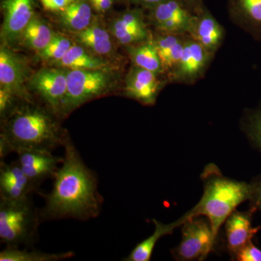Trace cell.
Returning <instances> with one entry per match:
<instances>
[{
  "mask_svg": "<svg viewBox=\"0 0 261 261\" xmlns=\"http://www.w3.org/2000/svg\"><path fill=\"white\" fill-rule=\"evenodd\" d=\"M64 157L54 176L53 190L44 195L42 220L95 219L102 211V196L98 190L96 173L84 162L78 149L66 134Z\"/></svg>",
  "mask_w": 261,
  "mask_h": 261,
  "instance_id": "cell-1",
  "label": "cell"
},
{
  "mask_svg": "<svg viewBox=\"0 0 261 261\" xmlns=\"http://www.w3.org/2000/svg\"><path fill=\"white\" fill-rule=\"evenodd\" d=\"M57 115L49 108L32 102H21L2 122L0 157L23 150L53 152L63 146L66 132L62 129Z\"/></svg>",
  "mask_w": 261,
  "mask_h": 261,
  "instance_id": "cell-2",
  "label": "cell"
},
{
  "mask_svg": "<svg viewBox=\"0 0 261 261\" xmlns=\"http://www.w3.org/2000/svg\"><path fill=\"white\" fill-rule=\"evenodd\" d=\"M201 179L204 192L202 198L185 215V219L203 216L208 220L215 237L228 216L245 201L250 200V185L224 176L214 163L204 168Z\"/></svg>",
  "mask_w": 261,
  "mask_h": 261,
  "instance_id": "cell-3",
  "label": "cell"
},
{
  "mask_svg": "<svg viewBox=\"0 0 261 261\" xmlns=\"http://www.w3.org/2000/svg\"><path fill=\"white\" fill-rule=\"evenodd\" d=\"M30 198L16 202L0 200V240L6 246H31L42 221Z\"/></svg>",
  "mask_w": 261,
  "mask_h": 261,
  "instance_id": "cell-4",
  "label": "cell"
},
{
  "mask_svg": "<svg viewBox=\"0 0 261 261\" xmlns=\"http://www.w3.org/2000/svg\"><path fill=\"white\" fill-rule=\"evenodd\" d=\"M67 71V92L61 110L66 116L84 103L111 92L116 86L118 75L108 68L69 70Z\"/></svg>",
  "mask_w": 261,
  "mask_h": 261,
  "instance_id": "cell-5",
  "label": "cell"
},
{
  "mask_svg": "<svg viewBox=\"0 0 261 261\" xmlns=\"http://www.w3.org/2000/svg\"><path fill=\"white\" fill-rule=\"evenodd\" d=\"M181 232V243L171 252L176 260H204L217 243L210 222L203 216L185 220Z\"/></svg>",
  "mask_w": 261,
  "mask_h": 261,
  "instance_id": "cell-6",
  "label": "cell"
},
{
  "mask_svg": "<svg viewBox=\"0 0 261 261\" xmlns=\"http://www.w3.org/2000/svg\"><path fill=\"white\" fill-rule=\"evenodd\" d=\"M147 11L154 31L164 34H188L195 18L183 0H165Z\"/></svg>",
  "mask_w": 261,
  "mask_h": 261,
  "instance_id": "cell-7",
  "label": "cell"
},
{
  "mask_svg": "<svg viewBox=\"0 0 261 261\" xmlns=\"http://www.w3.org/2000/svg\"><path fill=\"white\" fill-rule=\"evenodd\" d=\"M214 56L189 35L181 59L167 75L169 83L186 85L197 83L205 75Z\"/></svg>",
  "mask_w": 261,
  "mask_h": 261,
  "instance_id": "cell-8",
  "label": "cell"
},
{
  "mask_svg": "<svg viewBox=\"0 0 261 261\" xmlns=\"http://www.w3.org/2000/svg\"><path fill=\"white\" fill-rule=\"evenodd\" d=\"M169 83L167 76L132 65L125 77L124 94L144 106L155 104L160 92Z\"/></svg>",
  "mask_w": 261,
  "mask_h": 261,
  "instance_id": "cell-9",
  "label": "cell"
},
{
  "mask_svg": "<svg viewBox=\"0 0 261 261\" xmlns=\"http://www.w3.org/2000/svg\"><path fill=\"white\" fill-rule=\"evenodd\" d=\"M29 84L48 108L61 117L62 106L67 92L66 69L42 68L31 77Z\"/></svg>",
  "mask_w": 261,
  "mask_h": 261,
  "instance_id": "cell-10",
  "label": "cell"
},
{
  "mask_svg": "<svg viewBox=\"0 0 261 261\" xmlns=\"http://www.w3.org/2000/svg\"><path fill=\"white\" fill-rule=\"evenodd\" d=\"M29 73L28 66L23 58L8 46L2 44L0 48V87L9 91L20 100L32 102L25 86Z\"/></svg>",
  "mask_w": 261,
  "mask_h": 261,
  "instance_id": "cell-11",
  "label": "cell"
},
{
  "mask_svg": "<svg viewBox=\"0 0 261 261\" xmlns=\"http://www.w3.org/2000/svg\"><path fill=\"white\" fill-rule=\"evenodd\" d=\"M142 8L135 7L121 12L111 21L110 33L120 45H134L152 39V33Z\"/></svg>",
  "mask_w": 261,
  "mask_h": 261,
  "instance_id": "cell-12",
  "label": "cell"
},
{
  "mask_svg": "<svg viewBox=\"0 0 261 261\" xmlns=\"http://www.w3.org/2000/svg\"><path fill=\"white\" fill-rule=\"evenodd\" d=\"M37 0H2L3 22L1 28L2 44L8 47L18 42L22 32L36 15Z\"/></svg>",
  "mask_w": 261,
  "mask_h": 261,
  "instance_id": "cell-13",
  "label": "cell"
},
{
  "mask_svg": "<svg viewBox=\"0 0 261 261\" xmlns=\"http://www.w3.org/2000/svg\"><path fill=\"white\" fill-rule=\"evenodd\" d=\"M19 166L34 186L39 187L48 178H54L58 166L63 158L53 155L51 152L43 150H23L18 152Z\"/></svg>",
  "mask_w": 261,
  "mask_h": 261,
  "instance_id": "cell-14",
  "label": "cell"
},
{
  "mask_svg": "<svg viewBox=\"0 0 261 261\" xmlns=\"http://www.w3.org/2000/svg\"><path fill=\"white\" fill-rule=\"evenodd\" d=\"M37 187L25 176L18 161L0 163V200L16 202L27 200Z\"/></svg>",
  "mask_w": 261,
  "mask_h": 261,
  "instance_id": "cell-15",
  "label": "cell"
},
{
  "mask_svg": "<svg viewBox=\"0 0 261 261\" xmlns=\"http://www.w3.org/2000/svg\"><path fill=\"white\" fill-rule=\"evenodd\" d=\"M188 34L194 40L216 56L224 43L226 30L205 5L200 12L195 14Z\"/></svg>",
  "mask_w": 261,
  "mask_h": 261,
  "instance_id": "cell-16",
  "label": "cell"
},
{
  "mask_svg": "<svg viewBox=\"0 0 261 261\" xmlns=\"http://www.w3.org/2000/svg\"><path fill=\"white\" fill-rule=\"evenodd\" d=\"M231 23L261 43V0H226Z\"/></svg>",
  "mask_w": 261,
  "mask_h": 261,
  "instance_id": "cell-17",
  "label": "cell"
},
{
  "mask_svg": "<svg viewBox=\"0 0 261 261\" xmlns=\"http://www.w3.org/2000/svg\"><path fill=\"white\" fill-rule=\"evenodd\" d=\"M255 211H234L225 221V236L228 252L234 256L242 247L252 242L261 226H252V215Z\"/></svg>",
  "mask_w": 261,
  "mask_h": 261,
  "instance_id": "cell-18",
  "label": "cell"
},
{
  "mask_svg": "<svg viewBox=\"0 0 261 261\" xmlns=\"http://www.w3.org/2000/svg\"><path fill=\"white\" fill-rule=\"evenodd\" d=\"M189 34L152 33V40L157 48L163 71L167 76L181 59Z\"/></svg>",
  "mask_w": 261,
  "mask_h": 261,
  "instance_id": "cell-19",
  "label": "cell"
},
{
  "mask_svg": "<svg viewBox=\"0 0 261 261\" xmlns=\"http://www.w3.org/2000/svg\"><path fill=\"white\" fill-rule=\"evenodd\" d=\"M73 35L79 44L97 56H108L113 51L111 33L98 24L92 23L84 30L73 33Z\"/></svg>",
  "mask_w": 261,
  "mask_h": 261,
  "instance_id": "cell-20",
  "label": "cell"
},
{
  "mask_svg": "<svg viewBox=\"0 0 261 261\" xmlns=\"http://www.w3.org/2000/svg\"><path fill=\"white\" fill-rule=\"evenodd\" d=\"M154 225V231L151 236L139 243L132 250L129 255L123 259L125 261H149L152 257L154 247L160 239L166 235L171 234L175 228L182 226L185 223V218L177 220L171 224H163L158 220H152Z\"/></svg>",
  "mask_w": 261,
  "mask_h": 261,
  "instance_id": "cell-21",
  "label": "cell"
},
{
  "mask_svg": "<svg viewBox=\"0 0 261 261\" xmlns=\"http://www.w3.org/2000/svg\"><path fill=\"white\" fill-rule=\"evenodd\" d=\"M89 0H75L63 11L59 12L62 27L73 33L81 32L92 23L93 13Z\"/></svg>",
  "mask_w": 261,
  "mask_h": 261,
  "instance_id": "cell-22",
  "label": "cell"
},
{
  "mask_svg": "<svg viewBox=\"0 0 261 261\" xmlns=\"http://www.w3.org/2000/svg\"><path fill=\"white\" fill-rule=\"evenodd\" d=\"M58 67L69 70L99 69L108 68L107 62L80 44H73L65 56L56 63Z\"/></svg>",
  "mask_w": 261,
  "mask_h": 261,
  "instance_id": "cell-23",
  "label": "cell"
},
{
  "mask_svg": "<svg viewBox=\"0 0 261 261\" xmlns=\"http://www.w3.org/2000/svg\"><path fill=\"white\" fill-rule=\"evenodd\" d=\"M125 48L132 65L165 75L162 63L152 38L140 44L126 46Z\"/></svg>",
  "mask_w": 261,
  "mask_h": 261,
  "instance_id": "cell-24",
  "label": "cell"
},
{
  "mask_svg": "<svg viewBox=\"0 0 261 261\" xmlns=\"http://www.w3.org/2000/svg\"><path fill=\"white\" fill-rule=\"evenodd\" d=\"M54 33L44 19L35 15L24 29L19 41L25 47L39 53L47 47Z\"/></svg>",
  "mask_w": 261,
  "mask_h": 261,
  "instance_id": "cell-25",
  "label": "cell"
},
{
  "mask_svg": "<svg viewBox=\"0 0 261 261\" xmlns=\"http://www.w3.org/2000/svg\"><path fill=\"white\" fill-rule=\"evenodd\" d=\"M73 251L49 253L39 250H29L18 247L6 246L0 252V261H60L74 256Z\"/></svg>",
  "mask_w": 261,
  "mask_h": 261,
  "instance_id": "cell-26",
  "label": "cell"
},
{
  "mask_svg": "<svg viewBox=\"0 0 261 261\" xmlns=\"http://www.w3.org/2000/svg\"><path fill=\"white\" fill-rule=\"evenodd\" d=\"M241 128L252 145L261 152V102L244 111Z\"/></svg>",
  "mask_w": 261,
  "mask_h": 261,
  "instance_id": "cell-27",
  "label": "cell"
},
{
  "mask_svg": "<svg viewBox=\"0 0 261 261\" xmlns=\"http://www.w3.org/2000/svg\"><path fill=\"white\" fill-rule=\"evenodd\" d=\"M73 45L71 41L64 34L54 33L47 47L38 53V56L43 61L51 62L53 64L61 61Z\"/></svg>",
  "mask_w": 261,
  "mask_h": 261,
  "instance_id": "cell-28",
  "label": "cell"
},
{
  "mask_svg": "<svg viewBox=\"0 0 261 261\" xmlns=\"http://www.w3.org/2000/svg\"><path fill=\"white\" fill-rule=\"evenodd\" d=\"M233 257L239 261H261V250L252 241L238 250Z\"/></svg>",
  "mask_w": 261,
  "mask_h": 261,
  "instance_id": "cell-29",
  "label": "cell"
},
{
  "mask_svg": "<svg viewBox=\"0 0 261 261\" xmlns=\"http://www.w3.org/2000/svg\"><path fill=\"white\" fill-rule=\"evenodd\" d=\"M250 209L252 211H259L261 212V175L254 178L250 183Z\"/></svg>",
  "mask_w": 261,
  "mask_h": 261,
  "instance_id": "cell-30",
  "label": "cell"
},
{
  "mask_svg": "<svg viewBox=\"0 0 261 261\" xmlns=\"http://www.w3.org/2000/svg\"><path fill=\"white\" fill-rule=\"evenodd\" d=\"M43 8L51 12L63 11L67 7L69 6L75 0H39Z\"/></svg>",
  "mask_w": 261,
  "mask_h": 261,
  "instance_id": "cell-31",
  "label": "cell"
},
{
  "mask_svg": "<svg viewBox=\"0 0 261 261\" xmlns=\"http://www.w3.org/2000/svg\"><path fill=\"white\" fill-rule=\"evenodd\" d=\"M92 8L99 13H106L113 8L115 0H89Z\"/></svg>",
  "mask_w": 261,
  "mask_h": 261,
  "instance_id": "cell-32",
  "label": "cell"
},
{
  "mask_svg": "<svg viewBox=\"0 0 261 261\" xmlns=\"http://www.w3.org/2000/svg\"><path fill=\"white\" fill-rule=\"evenodd\" d=\"M163 1H165V0H122L123 3L134 5L135 7H138V8H142V9L145 10L155 6V5L162 3Z\"/></svg>",
  "mask_w": 261,
  "mask_h": 261,
  "instance_id": "cell-33",
  "label": "cell"
},
{
  "mask_svg": "<svg viewBox=\"0 0 261 261\" xmlns=\"http://www.w3.org/2000/svg\"><path fill=\"white\" fill-rule=\"evenodd\" d=\"M184 3L187 5L194 14L200 12L205 6V0H183Z\"/></svg>",
  "mask_w": 261,
  "mask_h": 261,
  "instance_id": "cell-34",
  "label": "cell"
},
{
  "mask_svg": "<svg viewBox=\"0 0 261 261\" xmlns=\"http://www.w3.org/2000/svg\"><path fill=\"white\" fill-rule=\"evenodd\" d=\"M115 1H116V2H119V1H121V2H122V0H115Z\"/></svg>",
  "mask_w": 261,
  "mask_h": 261,
  "instance_id": "cell-35",
  "label": "cell"
}]
</instances>
